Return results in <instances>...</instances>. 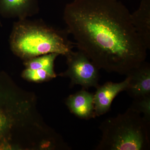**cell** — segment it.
<instances>
[{
	"mask_svg": "<svg viewBox=\"0 0 150 150\" xmlns=\"http://www.w3.org/2000/svg\"><path fill=\"white\" fill-rule=\"evenodd\" d=\"M118 0H74L64 12L67 29L99 69L126 75L145 62L148 49Z\"/></svg>",
	"mask_w": 150,
	"mask_h": 150,
	"instance_id": "cell-1",
	"label": "cell"
},
{
	"mask_svg": "<svg viewBox=\"0 0 150 150\" xmlns=\"http://www.w3.org/2000/svg\"><path fill=\"white\" fill-rule=\"evenodd\" d=\"M69 34L67 29H57L41 20H19L14 23L10 46L13 54L25 61L50 53L66 56L76 46Z\"/></svg>",
	"mask_w": 150,
	"mask_h": 150,
	"instance_id": "cell-2",
	"label": "cell"
},
{
	"mask_svg": "<svg viewBox=\"0 0 150 150\" xmlns=\"http://www.w3.org/2000/svg\"><path fill=\"white\" fill-rule=\"evenodd\" d=\"M150 122L131 107L116 117L103 121L101 140L96 150H148Z\"/></svg>",
	"mask_w": 150,
	"mask_h": 150,
	"instance_id": "cell-3",
	"label": "cell"
},
{
	"mask_svg": "<svg viewBox=\"0 0 150 150\" xmlns=\"http://www.w3.org/2000/svg\"><path fill=\"white\" fill-rule=\"evenodd\" d=\"M66 56L68 69L60 76L69 78L72 85H79L87 90L99 86V69L83 51H71Z\"/></svg>",
	"mask_w": 150,
	"mask_h": 150,
	"instance_id": "cell-4",
	"label": "cell"
},
{
	"mask_svg": "<svg viewBox=\"0 0 150 150\" xmlns=\"http://www.w3.org/2000/svg\"><path fill=\"white\" fill-rule=\"evenodd\" d=\"M129 78L120 83L108 81L99 86L94 93L93 103L96 116L104 115L109 112L113 100L121 92L126 91L129 84Z\"/></svg>",
	"mask_w": 150,
	"mask_h": 150,
	"instance_id": "cell-5",
	"label": "cell"
},
{
	"mask_svg": "<svg viewBox=\"0 0 150 150\" xmlns=\"http://www.w3.org/2000/svg\"><path fill=\"white\" fill-rule=\"evenodd\" d=\"M126 76L129 78V84L126 91L134 99L150 95V66L144 62L134 68Z\"/></svg>",
	"mask_w": 150,
	"mask_h": 150,
	"instance_id": "cell-6",
	"label": "cell"
},
{
	"mask_svg": "<svg viewBox=\"0 0 150 150\" xmlns=\"http://www.w3.org/2000/svg\"><path fill=\"white\" fill-rule=\"evenodd\" d=\"M94 93L83 88L67 98L66 104L70 111L78 118L88 120L96 117L93 103Z\"/></svg>",
	"mask_w": 150,
	"mask_h": 150,
	"instance_id": "cell-7",
	"label": "cell"
},
{
	"mask_svg": "<svg viewBox=\"0 0 150 150\" xmlns=\"http://www.w3.org/2000/svg\"><path fill=\"white\" fill-rule=\"evenodd\" d=\"M38 11V0H0V12L8 18L24 19Z\"/></svg>",
	"mask_w": 150,
	"mask_h": 150,
	"instance_id": "cell-8",
	"label": "cell"
},
{
	"mask_svg": "<svg viewBox=\"0 0 150 150\" xmlns=\"http://www.w3.org/2000/svg\"><path fill=\"white\" fill-rule=\"evenodd\" d=\"M131 22L147 49L150 48V0H142L138 9L131 14Z\"/></svg>",
	"mask_w": 150,
	"mask_h": 150,
	"instance_id": "cell-9",
	"label": "cell"
},
{
	"mask_svg": "<svg viewBox=\"0 0 150 150\" xmlns=\"http://www.w3.org/2000/svg\"><path fill=\"white\" fill-rule=\"evenodd\" d=\"M59 55L56 53H50L36 56L25 60L24 64L27 69H44L52 72H55L54 62Z\"/></svg>",
	"mask_w": 150,
	"mask_h": 150,
	"instance_id": "cell-10",
	"label": "cell"
},
{
	"mask_svg": "<svg viewBox=\"0 0 150 150\" xmlns=\"http://www.w3.org/2000/svg\"><path fill=\"white\" fill-rule=\"evenodd\" d=\"M22 76L27 80L39 82L54 79L56 77V74L55 72L44 69H31L26 68L23 72Z\"/></svg>",
	"mask_w": 150,
	"mask_h": 150,
	"instance_id": "cell-11",
	"label": "cell"
},
{
	"mask_svg": "<svg viewBox=\"0 0 150 150\" xmlns=\"http://www.w3.org/2000/svg\"><path fill=\"white\" fill-rule=\"evenodd\" d=\"M130 107L140 114L146 121L150 122V95L134 99Z\"/></svg>",
	"mask_w": 150,
	"mask_h": 150,
	"instance_id": "cell-12",
	"label": "cell"
}]
</instances>
